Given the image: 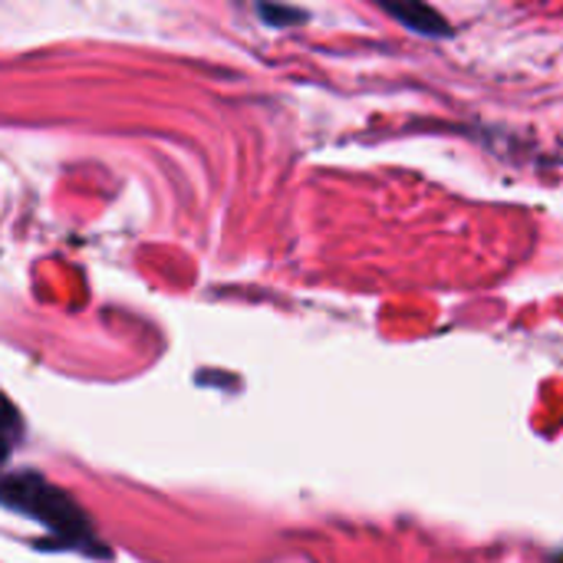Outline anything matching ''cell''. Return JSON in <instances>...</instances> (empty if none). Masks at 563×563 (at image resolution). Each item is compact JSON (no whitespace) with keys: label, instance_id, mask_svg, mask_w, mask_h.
I'll return each instance as SVG.
<instances>
[{"label":"cell","instance_id":"obj_1","mask_svg":"<svg viewBox=\"0 0 563 563\" xmlns=\"http://www.w3.org/2000/svg\"><path fill=\"white\" fill-rule=\"evenodd\" d=\"M3 505L30 521H40L53 534V548H69L86 558H109V548L96 538L86 511L40 472H10L3 478Z\"/></svg>","mask_w":563,"mask_h":563},{"label":"cell","instance_id":"obj_3","mask_svg":"<svg viewBox=\"0 0 563 563\" xmlns=\"http://www.w3.org/2000/svg\"><path fill=\"white\" fill-rule=\"evenodd\" d=\"M261 16H280V20H300L303 13H297V10H274V7H261Z\"/></svg>","mask_w":563,"mask_h":563},{"label":"cell","instance_id":"obj_2","mask_svg":"<svg viewBox=\"0 0 563 563\" xmlns=\"http://www.w3.org/2000/svg\"><path fill=\"white\" fill-rule=\"evenodd\" d=\"M386 13H393L396 20H402V26L422 33V36H449L452 23L429 3H383Z\"/></svg>","mask_w":563,"mask_h":563}]
</instances>
